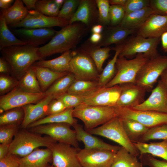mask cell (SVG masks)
<instances>
[{
    "label": "cell",
    "instance_id": "obj_38",
    "mask_svg": "<svg viewBox=\"0 0 167 167\" xmlns=\"http://www.w3.org/2000/svg\"><path fill=\"white\" fill-rule=\"evenodd\" d=\"M75 79L74 74L69 73L57 80L45 93L47 95H52L55 97L66 92Z\"/></svg>",
    "mask_w": 167,
    "mask_h": 167
},
{
    "label": "cell",
    "instance_id": "obj_5",
    "mask_svg": "<svg viewBox=\"0 0 167 167\" xmlns=\"http://www.w3.org/2000/svg\"><path fill=\"white\" fill-rule=\"evenodd\" d=\"M92 135L101 136L119 144L136 156L139 152L129 138L123 126L122 120L115 117L101 126L87 131Z\"/></svg>",
    "mask_w": 167,
    "mask_h": 167
},
{
    "label": "cell",
    "instance_id": "obj_27",
    "mask_svg": "<svg viewBox=\"0 0 167 167\" xmlns=\"http://www.w3.org/2000/svg\"><path fill=\"white\" fill-rule=\"evenodd\" d=\"M24 4L22 0H16L9 8L1 9L0 15L3 16L8 26L19 23L27 16L29 10Z\"/></svg>",
    "mask_w": 167,
    "mask_h": 167
},
{
    "label": "cell",
    "instance_id": "obj_54",
    "mask_svg": "<svg viewBox=\"0 0 167 167\" xmlns=\"http://www.w3.org/2000/svg\"><path fill=\"white\" fill-rule=\"evenodd\" d=\"M0 74L9 75L11 70L9 65L6 60L2 56L0 58Z\"/></svg>",
    "mask_w": 167,
    "mask_h": 167
},
{
    "label": "cell",
    "instance_id": "obj_29",
    "mask_svg": "<svg viewBox=\"0 0 167 167\" xmlns=\"http://www.w3.org/2000/svg\"><path fill=\"white\" fill-rule=\"evenodd\" d=\"M139 152V155L149 154L167 161V140L148 143L136 142L133 143Z\"/></svg>",
    "mask_w": 167,
    "mask_h": 167
},
{
    "label": "cell",
    "instance_id": "obj_21",
    "mask_svg": "<svg viewBox=\"0 0 167 167\" xmlns=\"http://www.w3.org/2000/svg\"><path fill=\"white\" fill-rule=\"evenodd\" d=\"M98 11L95 0H81L74 15L69 21V24L79 22L88 28L98 21Z\"/></svg>",
    "mask_w": 167,
    "mask_h": 167
},
{
    "label": "cell",
    "instance_id": "obj_46",
    "mask_svg": "<svg viewBox=\"0 0 167 167\" xmlns=\"http://www.w3.org/2000/svg\"><path fill=\"white\" fill-rule=\"evenodd\" d=\"M19 81L13 76L8 75L0 74V94L5 95L18 86Z\"/></svg>",
    "mask_w": 167,
    "mask_h": 167
},
{
    "label": "cell",
    "instance_id": "obj_3",
    "mask_svg": "<svg viewBox=\"0 0 167 167\" xmlns=\"http://www.w3.org/2000/svg\"><path fill=\"white\" fill-rule=\"evenodd\" d=\"M25 129L18 131L10 145L9 153L21 158L41 147L50 148L57 142L49 136L28 131Z\"/></svg>",
    "mask_w": 167,
    "mask_h": 167
},
{
    "label": "cell",
    "instance_id": "obj_61",
    "mask_svg": "<svg viewBox=\"0 0 167 167\" xmlns=\"http://www.w3.org/2000/svg\"><path fill=\"white\" fill-rule=\"evenodd\" d=\"M160 77V80L165 85L167 91V67L162 73Z\"/></svg>",
    "mask_w": 167,
    "mask_h": 167
},
{
    "label": "cell",
    "instance_id": "obj_48",
    "mask_svg": "<svg viewBox=\"0 0 167 167\" xmlns=\"http://www.w3.org/2000/svg\"><path fill=\"white\" fill-rule=\"evenodd\" d=\"M125 15L124 6L110 5L109 15L110 26H116L120 24Z\"/></svg>",
    "mask_w": 167,
    "mask_h": 167
},
{
    "label": "cell",
    "instance_id": "obj_36",
    "mask_svg": "<svg viewBox=\"0 0 167 167\" xmlns=\"http://www.w3.org/2000/svg\"><path fill=\"white\" fill-rule=\"evenodd\" d=\"M110 167H143V165L137 156L121 146L116 152Z\"/></svg>",
    "mask_w": 167,
    "mask_h": 167
},
{
    "label": "cell",
    "instance_id": "obj_40",
    "mask_svg": "<svg viewBox=\"0 0 167 167\" xmlns=\"http://www.w3.org/2000/svg\"><path fill=\"white\" fill-rule=\"evenodd\" d=\"M24 116L22 107L12 108L5 111L0 116V126L4 125H20Z\"/></svg>",
    "mask_w": 167,
    "mask_h": 167
},
{
    "label": "cell",
    "instance_id": "obj_37",
    "mask_svg": "<svg viewBox=\"0 0 167 167\" xmlns=\"http://www.w3.org/2000/svg\"><path fill=\"white\" fill-rule=\"evenodd\" d=\"M120 118L129 138L133 143L138 141L149 129L134 120Z\"/></svg>",
    "mask_w": 167,
    "mask_h": 167
},
{
    "label": "cell",
    "instance_id": "obj_58",
    "mask_svg": "<svg viewBox=\"0 0 167 167\" xmlns=\"http://www.w3.org/2000/svg\"><path fill=\"white\" fill-rule=\"evenodd\" d=\"M162 49L163 51L167 52V31L163 33L161 37Z\"/></svg>",
    "mask_w": 167,
    "mask_h": 167
},
{
    "label": "cell",
    "instance_id": "obj_18",
    "mask_svg": "<svg viewBox=\"0 0 167 167\" xmlns=\"http://www.w3.org/2000/svg\"><path fill=\"white\" fill-rule=\"evenodd\" d=\"M121 92L116 107L132 108L144 101L147 91L136 84L127 83L119 85Z\"/></svg>",
    "mask_w": 167,
    "mask_h": 167
},
{
    "label": "cell",
    "instance_id": "obj_60",
    "mask_svg": "<svg viewBox=\"0 0 167 167\" xmlns=\"http://www.w3.org/2000/svg\"><path fill=\"white\" fill-rule=\"evenodd\" d=\"M103 26L98 24L94 25L92 28L91 31L92 33L101 34L103 31Z\"/></svg>",
    "mask_w": 167,
    "mask_h": 167
},
{
    "label": "cell",
    "instance_id": "obj_50",
    "mask_svg": "<svg viewBox=\"0 0 167 167\" xmlns=\"http://www.w3.org/2000/svg\"><path fill=\"white\" fill-rule=\"evenodd\" d=\"M139 158L143 165L148 167H167V161L157 159L149 154L140 155Z\"/></svg>",
    "mask_w": 167,
    "mask_h": 167
},
{
    "label": "cell",
    "instance_id": "obj_62",
    "mask_svg": "<svg viewBox=\"0 0 167 167\" xmlns=\"http://www.w3.org/2000/svg\"><path fill=\"white\" fill-rule=\"evenodd\" d=\"M109 2L111 5H116L124 6L126 0H109Z\"/></svg>",
    "mask_w": 167,
    "mask_h": 167
},
{
    "label": "cell",
    "instance_id": "obj_14",
    "mask_svg": "<svg viewBox=\"0 0 167 167\" xmlns=\"http://www.w3.org/2000/svg\"><path fill=\"white\" fill-rule=\"evenodd\" d=\"M116 153L105 149L79 148L78 156L82 167H110Z\"/></svg>",
    "mask_w": 167,
    "mask_h": 167
},
{
    "label": "cell",
    "instance_id": "obj_33",
    "mask_svg": "<svg viewBox=\"0 0 167 167\" xmlns=\"http://www.w3.org/2000/svg\"><path fill=\"white\" fill-rule=\"evenodd\" d=\"M17 87L22 91L28 93L43 92L40 87L32 65L19 80Z\"/></svg>",
    "mask_w": 167,
    "mask_h": 167
},
{
    "label": "cell",
    "instance_id": "obj_42",
    "mask_svg": "<svg viewBox=\"0 0 167 167\" xmlns=\"http://www.w3.org/2000/svg\"><path fill=\"white\" fill-rule=\"evenodd\" d=\"M60 8L54 0H37L35 10L48 16L58 17Z\"/></svg>",
    "mask_w": 167,
    "mask_h": 167
},
{
    "label": "cell",
    "instance_id": "obj_39",
    "mask_svg": "<svg viewBox=\"0 0 167 167\" xmlns=\"http://www.w3.org/2000/svg\"><path fill=\"white\" fill-rule=\"evenodd\" d=\"M100 88L97 81L75 79L66 92L88 96Z\"/></svg>",
    "mask_w": 167,
    "mask_h": 167
},
{
    "label": "cell",
    "instance_id": "obj_4",
    "mask_svg": "<svg viewBox=\"0 0 167 167\" xmlns=\"http://www.w3.org/2000/svg\"><path fill=\"white\" fill-rule=\"evenodd\" d=\"M73 115L84 122L88 131L117 117V107L91 105L84 103L74 108Z\"/></svg>",
    "mask_w": 167,
    "mask_h": 167
},
{
    "label": "cell",
    "instance_id": "obj_51",
    "mask_svg": "<svg viewBox=\"0 0 167 167\" xmlns=\"http://www.w3.org/2000/svg\"><path fill=\"white\" fill-rule=\"evenodd\" d=\"M67 108L63 102L59 99L54 98L49 103L47 109L46 116L60 113Z\"/></svg>",
    "mask_w": 167,
    "mask_h": 167
},
{
    "label": "cell",
    "instance_id": "obj_22",
    "mask_svg": "<svg viewBox=\"0 0 167 167\" xmlns=\"http://www.w3.org/2000/svg\"><path fill=\"white\" fill-rule=\"evenodd\" d=\"M54 98L51 95H47L36 104H31L22 107L24 112V120L20 126L23 129L27 128L31 124L46 116L48 105Z\"/></svg>",
    "mask_w": 167,
    "mask_h": 167
},
{
    "label": "cell",
    "instance_id": "obj_32",
    "mask_svg": "<svg viewBox=\"0 0 167 167\" xmlns=\"http://www.w3.org/2000/svg\"><path fill=\"white\" fill-rule=\"evenodd\" d=\"M122 44L117 45L112 49L115 53L112 59L109 60L106 66L100 74L97 81L100 88L105 87L114 77L116 73V63L119 53L122 49Z\"/></svg>",
    "mask_w": 167,
    "mask_h": 167
},
{
    "label": "cell",
    "instance_id": "obj_53",
    "mask_svg": "<svg viewBox=\"0 0 167 167\" xmlns=\"http://www.w3.org/2000/svg\"><path fill=\"white\" fill-rule=\"evenodd\" d=\"M19 158L8 153L5 157L0 159V167H19Z\"/></svg>",
    "mask_w": 167,
    "mask_h": 167
},
{
    "label": "cell",
    "instance_id": "obj_12",
    "mask_svg": "<svg viewBox=\"0 0 167 167\" xmlns=\"http://www.w3.org/2000/svg\"><path fill=\"white\" fill-rule=\"evenodd\" d=\"M69 24V21L58 17L45 15L36 10L29 11L28 15L22 21L9 26L10 28H39L58 27L63 28Z\"/></svg>",
    "mask_w": 167,
    "mask_h": 167
},
{
    "label": "cell",
    "instance_id": "obj_23",
    "mask_svg": "<svg viewBox=\"0 0 167 167\" xmlns=\"http://www.w3.org/2000/svg\"><path fill=\"white\" fill-rule=\"evenodd\" d=\"M72 126L76 132L77 140L83 143L85 149H105L116 152L121 147L104 142L86 131L81 125L77 122Z\"/></svg>",
    "mask_w": 167,
    "mask_h": 167
},
{
    "label": "cell",
    "instance_id": "obj_8",
    "mask_svg": "<svg viewBox=\"0 0 167 167\" xmlns=\"http://www.w3.org/2000/svg\"><path fill=\"white\" fill-rule=\"evenodd\" d=\"M167 67V56H158L150 58L141 67L135 78V84L147 91H151L155 83Z\"/></svg>",
    "mask_w": 167,
    "mask_h": 167
},
{
    "label": "cell",
    "instance_id": "obj_9",
    "mask_svg": "<svg viewBox=\"0 0 167 167\" xmlns=\"http://www.w3.org/2000/svg\"><path fill=\"white\" fill-rule=\"evenodd\" d=\"M66 123H48L30 128V131L39 135L45 134L57 142L70 145L79 149L75 131Z\"/></svg>",
    "mask_w": 167,
    "mask_h": 167
},
{
    "label": "cell",
    "instance_id": "obj_41",
    "mask_svg": "<svg viewBox=\"0 0 167 167\" xmlns=\"http://www.w3.org/2000/svg\"><path fill=\"white\" fill-rule=\"evenodd\" d=\"M156 139L167 140V124L149 128L138 142L146 143Z\"/></svg>",
    "mask_w": 167,
    "mask_h": 167
},
{
    "label": "cell",
    "instance_id": "obj_19",
    "mask_svg": "<svg viewBox=\"0 0 167 167\" xmlns=\"http://www.w3.org/2000/svg\"><path fill=\"white\" fill-rule=\"evenodd\" d=\"M120 92L119 85L100 88L88 96L84 103L91 105L116 107Z\"/></svg>",
    "mask_w": 167,
    "mask_h": 167
},
{
    "label": "cell",
    "instance_id": "obj_49",
    "mask_svg": "<svg viewBox=\"0 0 167 167\" xmlns=\"http://www.w3.org/2000/svg\"><path fill=\"white\" fill-rule=\"evenodd\" d=\"M149 0H126L124 6L125 14L139 11L150 6Z\"/></svg>",
    "mask_w": 167,
    "mask_h": 167
},
{
    "label": "cell",
    "instance_id": "obj_45",
    "mask_svg": "<svg viewBox=\"0 0 167 167\" xmlns=\"http://www.w3.org/2000/svg\"><path fill=\"white\" fill-rule=\"evenodd\" d=\"M80 1L79 0H65L58 17L70 21L75 12Z\"/></svg>",
    "mask_w": 167,
    "mask_h": 167
},
{
    "label": "cell",
    "instance_id": "obj_47",
    "mask_svg": "<svg viewBox=\"0 0 167 167\" xmlns=\"http://www.w3.org/2000/svg\"><path fill=\"white\" fill-rule=\"evenodd\" d=\"M19 126L4 125L0 126V143L10 144L13 138L18 132Z\"/></svg>",
    "mask_w": 167,
    "mask_h": 167
},
{
    "label": "cell",
    "instance_id": "obj_13",
    "mask_svg": "<svg viewBox=\"0 0 167 167\" xmlns=\"http://www.w3.org/2000/svg\"><path fill=\"white\" fill-rule=\"evenodd\" d=\"M47 95L45 92H27L17 87L8 93L1 96L0 109L4 112L12 108L22 107L28 104H36Z\"/></svg>",
    "mask_w": 167,
    "mask_h": 167
},
{
    "label": "cell",
    "instance_id": "obj_17",
    "mask_svg": "<svg viewBox=\"0 0 167 167\" xmlns=\"http://www.w3.org/2000/svg\"><path fill=\"white\" fill-rule=\"evenodd\" d=\"M139 110L154 111L167 113V91L160 79L151 91L148 97L141 104L132 108Z\"/></svg>",
    "mask_w": 167,
    "mask_h": 167
},
{
    "label": "cell",
    "instance_id": "obj_24",
    "mask_svg": "<svg viewBox=\"0 0 167 167\" xmlns=\"http://www.w3.org/2000/svg\"><path fill=\"white\" fill-rule=\"evenodd\" d=\"M52 161L50 149L37 148L28 155L19 159V167H48Z\"/></svg>",
    "mask_w": 167,
    "mask_h": 167
},
{
    "label": "cell",
    "instance_id": "obj_6",
    "mask_svg": "<svg viewBox=\"0 0 167 167\" xmlns=\"http://www.w3.org/2000/svg\"><path fill=\"white\" fill-rule=\"evenodd\" d=\"M149 59L142 53L129 59L123 57H118L116 63V74L105 87H110L127 83L135 84L136 77L139 70Z\"/></svg>",
    "mask_w": 167,
    "mask_h": 167
},
{
    "label": "cell",
    "instance_id": "obj_31",
    "mask_svg": "<svg viewBox=\"0 0 167 167\" xmlns=\"http://www.w3.org/2000/svg\"><path fill=\"white\" fill-rule=\"evenodd\" d=\"M73 108H68L60 113L46 116L31 124L27 128L30 129L46 124L58 123H66L72 126L77 122L73 115Z\"/></svg>",
    "mask_w": 167,
    "mask_h": 167
},
{
    "label": "cell",
    "instance_id": "obj_57",
    "mask_svg": "<svg viewBox=\"0 0 167 167\" xmlns=\"http://www.w3.org/2000/svg\"><path fill=\"white\" fill-rule=\"evenodd\" d=\"M22 1L29 11L35 10L37 0H23Z\"/></svg>",
    "mask_w": 167,
    "mask_h": 167
},
{
    "label": "cell",
    "instance_id": "obj_34",
    "mask_svg": "<svg viewBox=\"0 0 167 167\" xmlns=\"http://www.w3.org/2000/svg\"><path fill=\"white\" fill-rule=\"evenodd\" d=\"M27 44L18 38L9 29L3 16L0 15V50L11 46Z\"/></svg>",
    "mask_w": 167,
    "mask_h": 167
},
{
    "label": "cell",
    "instance_id": "obj_52",
    "mask_svg": "<svg viewBox=\"0 0 167 167\" xmlns=\"http://www.w3.org/2000/svg\"><path fill=\"white\" fill-rule=\"evenodd\" d=\"M150 6L155 14L167 16V0H150Z\"/></svg>",
    "mask_w": 167,
    "mask_h": 167
},
{
    "label": "cell",
    "instance_id": "obj_15",
    "mask_svg": "<svg viewBox=\"0 0 167 167\" xmlns=\"http://www.w3.org/2000/svg\"><path fill=\"white\" fill-rule=\"evenodd\" d=\"M50 148L52 152V165L55 167H82L78 156L79 149L59 142L53 144Z\"/></svg>",
    "mask_w": 167,
    "mask_h": 167
},
{
    "label": "cell",
    "instance_id": "obj_55",
    "mask_svg": "<svg viewBox=\"0 0 167 167\" xmlns=\"http://www.w3.org/2000/svg\"><path fill=\"white\" fill-rule=\"evenodd\" d=\"M10 144L1 143L0 144V159L5 157L9 153Z\"/></svg>",
    "mask_w": 167,
    "mask_h": 167
},
{
    "label": "cell",
    "instance_id": "obj_16",
    "mask_svg": "<svg viewBox=\"0 0 167 167\" xmlns=\"http://www.w3.org/2000/svg\"><path fill=\"white\" fill-rule=\"evenodd\" d=\"M10 30L20 40L27 44L37 47L51 40L57 32L52 28H19Z\"/></svg>",
    "mask_w": 167,
    "mask_h": 167
},
{
    "label": "cell",
    "instance_id": "obj_10",
    "mask_svg": "<svg viewBox=\"0 0 167 167\" xmlns=\"http://www.w3.org/2000/svg\"><path fill=\"white\" fill-rule=\"evenodd\" d=\"M72 52L70 66L75 79L97 81L100 73L90 56L82 49L78 52Z\"/></svg>",
    "mask_w": 167,
    "mask_h": 167
},
{
    "label": "cell",
    "instance_id": "obj_35",
    "mask_svg": "<svg viewBox=\"0 0 167 167\" xmlns=\"http://www.w3.org/2000/svg\"><path fill=\"white\" fill-rule=\"evenodd\" d=\"M111 49L109 46L101 47L96 45L82 49L92 59L100 74L103 70L102 66L105 61L110 55Z\"/></svg>",
    "mask_w": 167,
    "mask_h": 167
},
{
    "label": "cell",
    "instance_id": "obj_43",
    "mask_svg": "<svg viewBox=\"0 0 167 167\" xmlns=\"http://www.w3.org/2000/svg\"><path fill=\"white\" fill-rule=\"evenodd\" d=\"M98 11V22L103 26L110 25L109 9L108 0H95Z\"/></svg>",
    "mask_w": 167,
    "mask_h": 167
},
{
    "label": "cell",
    "instance_id": "obj_30",
    "mask_svg": "<svg viewBox=\"0 0 167 167\" xmlns=\"http://www.w3.org/2000/svg\"><path fill=\"white\" fill-rule=\"evenodd\" d=\"M42 91L45 92L60 78L70 72H58L47 68L32 65Z\"/></svg>",
    "mask_w": 167,
    "mask_h": 167
},
{
    "label": "cell",
    "instance_id": "obj_56",
    "mask_svg": "<svg viewBox=\"0 0 167 167\" xmlns=\"http://www.w3.org/2000/svg\"><path fill=\"white\" fill-rule=\"evenodd\" d=\"M102 37L101 34L92 33L89 40L94 45H97L101 41Z\"/></svg>",
    "mask_w": 167,
    "mask_h": 167
},
{
    "label": "cell",
    "instance_id": "obj_59",
    "mask_svg": "<svg viewBox=\"0 0 167 167\" xmlns=\"http://www.w3.org/2000/svg\"><path fill=\"white\" fill-rule=\"evenodd\" d=\"M14 2L13 0H0V8L4 9L9 8L12 6V3Z\"/></svg>",
    "mask_w": 167,
    "mask_h": 167
},
{
    "label": "cell",
    "instance_id": "obj_28",
    "mask_svg": "<svg viewBox=\"0 0 167 167\" xmlns=\"http://www.w3.org/2000/svg\"><path fill=\"white\" fill-rule=\"evenodd\" d=\"M155 12L149 6L139 11L125 14L119 25L129 29L137 30Z\"/></svg>",
    "mask_w": 167,
    "mask_h": 167
},
{
    "label": "cell",
    "instance_id": "obj_1",
    "mask_svg": "<svg viewBox=\"0 0 167 167\" xmlns=\"http://www.w3.org/2000/svg\"><path fill=\"white\" fill-rule=\"evenodd\" d=\"M88 28L79 22H75L62 28L50 41L39 47V54L44 58L57 53H63L75 47L85 33Z\"/></svg>",
    "mask_w": 167,
    "mask_h": 167
},
{
    "label": "cell",
    "instance_id": "obj_20",
    "mask_svg": "<svg viewBox=\"0 0 167 167\" xmlns=\"http://www.w3.org/2000/svg\"><path fill=\"white\" fill-rule=\"evenodd\" d=\"M167 31V16L150 15L137 30V34L146 38L160 37Z\"/></svg>",
    "mask_w": 167,
    "mask_h": 167
},
{
    "label": "cell",
    "instance_id": "obj_63",
    "mask_svg": "<svg viewBox=\"0 0 167 167\" xmlns=\"http://www.w3.org/2000/svg\"><path fill=\"white\" fill-rule=\"evenodd\" d=\"M64 1V0H54L56 4L60 9L62 6Z\"/></svg>",
    "mask_w": 167,
    "mask_h": 167
},
{
    "label": "cell",
    "instance_id": "obj_11",
    "mask_svg": "<svg viewBox=\"0 0 167 167\" xmlns=\"http://www.w3.org/2000/svg\"><path fill=\"white\" fill-rule=\"evenodd\" d=\"M117 116L134 120L150 128L167 124V113L117 107Z\"/></svg>",
    "mask_w": 167,
    "mask_h": 167
},
{
    "label": "cell",
    "instance_id": "obj_25",
    "mask_svg": "<svg viewBox=\"0 0 167 167\" xmlns=\"http://www.w3.org/2000/svg\"><path fill=\"white\" fill-rule=\"evenodd\" d=\"M137 30L130 29L123 27L119 24L110 26L108 28L99 43L96 45L101 47H108L113 44L118 45L123 43L128 37Z\"/></svg>",
    "mask_w": 167,
    "mask_h": 167
},
{
    "label": "cell",
    "instance_id": "obj_2",
    "mask_svg": "<svg viewBox=\"0 0 167 167\" xmlns=\"http://www.w3.org/2000/svg\"><path fill=\"white\" fill-rule=\"evenodd\" d=\"M38 49L26 44L7 47L0 51L9 65L11 74L19 81L36 61L42 59Z\"/></svg>",
    "mask_w": 167,
    "mask_h": 167
},
{
    "label": "cell",
    "instance_id": "obj_7",
    "mask_svg": "<svg viewBox=\"0 0 167 167\" xmlns=\"http://www.w3.org/2000/svg\"><path fill=\"white\" fill-rule=\"evenodd\" d=\"M160 41L161 37L146 38L137 35L131 36L122 43L118 57L132 59L141 53L149 58L156 57L160 55L157 49Z\"/></svg>",
    "mask_w": 167,
    "mask_h": 167
},
{
    "label": "cell",
    "instance_id": "obj_64",
    "mask_svg": "<svg viewBox=\"0 0 167 167\" xmlns=\"http://www.w3.org/2000/svg\"><path fill=\"white\" fill-rule=\"evenodd\" d=\"M48 167H55L53 165H49Z\"/></svg>",
    "mask_w": 167,
    "mask_h": 167
},
{
    "label": "cell",
    "instance_id": "obj_44",
    "mask_svg": "<svg viewBox=\"0 0 167 167\" xmlns=\"http://www.w3.org/2000/svg\"><path fill=\"white\" fill-rule=\"evenodd\" d=\"M88 96L66 92L54 98L62 101L67 108H74L84 103L85 99Z\"/></svg>",
    "mask_w": 167,
    "mask_h": 167
},
{
    "label": "cell",
    "instance_id": "obj_26",
    "mask_svg": "<svg viewBox=\"0 0 167 167\" xmlns=\"http://www.w3.org/2000/svg\"><path fill=\"white\" fill-rule=\"evenodd\" d=\"M72 56L71 50L65 52L55 58L43 59L35 62L32 65L49 69L58 72H71L70 62Z\"/></svg>",
    "mask_w": 167,
    "mask_h": 167
}]
</instances>
